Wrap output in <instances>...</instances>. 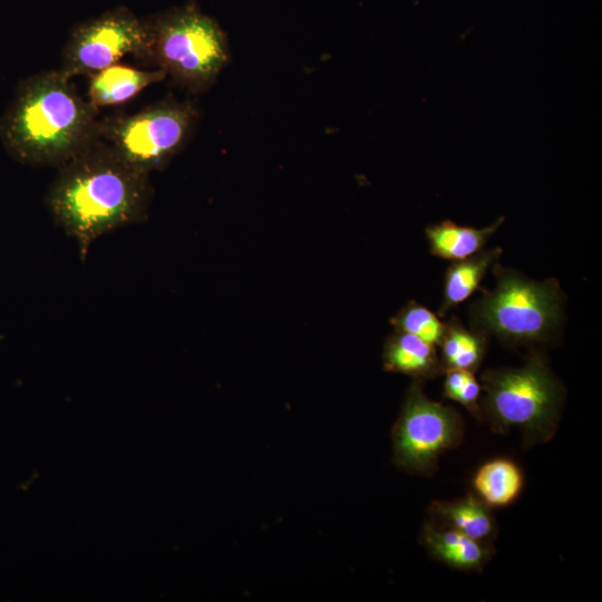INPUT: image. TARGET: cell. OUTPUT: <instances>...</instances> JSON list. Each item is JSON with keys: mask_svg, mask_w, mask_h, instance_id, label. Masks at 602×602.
I'll use <instances>...</instances> for the list:
<instances>
[{"mask_svg": "<svg viewBox=\"0 0 602 602\" xmlns=\"http://www.w3.org/2000/svg\"><path fill=\"white\" fill-rule=\"evenodd\" d=\"M503 222L504 217H498L480 229L459 225L450 220L428 225L425 233L429 251L433 255L452 262L464 260L484 250Z\"/></svg>", "mask_w": 602, "mask_h": 602, "instance_id": "13", "label": "cell"}, {"mask_svg": "<svg viewBox=\"0 0 602 602\" xmlns=\"http://www.w3.org/2000/svg\"><path fill=\"white\" fill-rule=\"evenodd\" d=\"M147 28L145 60L194 94L207 91L230 61L224 31L195 6L167 11Z\"/></svg>", "mask_w": 602, "mask_h": 602, "instance_id": "5", "label": "cell"}, {"mask_svg": "<svg viewBox=\"0 0 602 602\" xmlns=\"http://www.w3.org/2000/svg\"><path fill=\"white\" fill-rule=\"evenodd\" d=\"M386 370L425 381L444 373L436 346L414 334L395 331L383 346Z\"/></svg>", "mask_w": 602, "mask_h": 602, "instance_id": "12", "label": "cell"}, {"mask_svg": "<svg viewBox=\"0 0 602 602\" xmlns=\"http://www.w3.org/2000/svg\"><path fill=\"white\" fill-rule=\"evenodd\" d=\"M152 194L149 174L127 164L97 138L58 167L46 203L85 261L103 235L145 222Z\"/></svg>", "mask_w": 602, "mask_h": 602, "instance_id": "1", "label": "cell"}, {"mask_svg": "<svg viewBox=\"0 0 602 602\" xmlns=\"http://www.w3.org/2000/svg\"><path fill=\"white\" fill-rule=\"evenodd\" d=\"M496 284L469 307L472 329L509 346L548 342L561 328L565 298L556 279L534 281L521 272L492 266Z\"/></svg>", "mask_w": 602, "mask_h": 602, "instance_id": "4", "label": "cell"}, {"mask_svg": "<svg viewBox=\"0 0 602 602\" xmlns=\"http://www.w3.org/2000/svg\"><path fill=\"white\" fill-rule=\"evenodd\" d=\"M479 383L484 391L480 420L488 423L495 433L515 429L524 447L554 437L565 391L541 356L533 353L520 368L486 369Z\"/></svg>", "mask_w": 602, "mask_h": 602, "instance_id": "3", "label": "cell"}, {"mask_svg": "<svg viewBox=\"0 0 602 602\" xmlns=\"http://www.w3.org/2000/svg\"><path fill=\"white\" fill-rule=\"evenodd\" d=\"M474 494L491 508L514 503L524 487L520 466L507 458H495L480 465L472 478Z\"/></svg>", "mask_w": 602, "mask_h": 602, "instance_id": "15", "label": "cell"}, {"mask_svg": "<svg viewBox=\"0 0 602 602\" xmlns=\"http://www.w3.org/2000/svg\"><path fill=\"white\" fill-rule=\"evenodd\" d=\"M428 514L431 524L453 528L480 543L492 544L497 533L491 507L474 493L454 501H434Z\"/></svg>", "mask_w": 602, "mask_h": 602, "instance_id": "10", "label": "cell"}, {"mask_svg": "<svg viewBox=\"0 0 602 602\" xmlns=\"http://www.w3.org/2000/svg\"><path fill=\"white\" fill-rule=\"evenodd\" d=\"M502 252L499 246L484 249L469 258L450 263L444 278L439 317H445L449 310L466 301L479 288L482 280L497 263Z\"/></svg>", "mask_w": 602, "mask_h": 602, "instance_id": "14", "label": "cell"}, {"mask_svg": "<svg viewBox=\"0 0 602 602\" xmlns=\"http://www.w3.org/2000/svg\"><path fill=\"white\" fill-rule=\"evenodd\" d=\"M97 113L60 69L41 71L17 86L0 117V140L20 164L60 167L97 139Z\"/></svg>", "mask_w": 602, "mask_h": 602, "instance_id": "2", "label": "cell"}, {"mask_svg": "<svg viewBox=\"0 0 602 602\" xmlns=\"http://www.w3.org/2000/svg\"><path fill=\"white\" fill-rule=\"evenodd\" d=\"M487 337L472 328H465L456 317L445 322V330L439 348V359L444 372L460 369L475 372L486 353Z\"/></svg>", "mask_w": 602, "mask_h": 602, "instance_id": "16", "label": "cell"}, {"mask_svg": "<svg viewBox=\"0 0 602 602\" xmlns=\"http://www.w3.org/2000/svg\"><path fill=\"white\" fill-rule=\"evenodd\" d=\"M421 383L414 380L408 388L391 436L396 465L428 477L436 473L439 457L462 443L464 421L453 407L428 398Z\"/></svg>", "mask_w": 602, "mask_h": 602, "instance_id": "7", "label": "cell"}, {"mask_svg": "<svg viewBox=\"0 0 602 602\" xmlns=\"http://www.w3.org/2000/svg\"><path fill=\"white\" fill-rule=\"evenodd\" d=\"M147 22L117 8L77 26L62 49L60 70L68 77L90 76L133 55L144 59Z\"/></svg>", "mask_w": 602, "mask_h": 602, "instance_id": "8", "label": "cell"}, {"mask_svg": "<svg viewBox=\"0 0 602 602\" xmlns=\"http://www.w3.org/2000/svg\"><path fill=\"white\" fill-rule=\"evenodd\" d=\"M197 119L192 101L165 98L132 115L99 119L97 138L127 164L151 174L184 148Z\"/></svg>", "mask_w": 602, "mask_h": 602, "instance_id": "6", "label": "cell"}, {"mask_svg": "<svg viewBox=\"0 0 602 602\" xmlns=\"http://www.w3.org/2000/svg\"><path fill=\"white\" fill-rule=\"evenodd\" d=\"M395 331L414 334L436 347L445 330V322L430 309L415 301L408 302L390 320Z\"/></svg>", "mask_w": 602, "mask_h": 602, "instance_id": "17", "label": "cell"}, {"mask_svg": "<svg viewBox=\"0 0 602 602\" xmlns=\"http://www.w3.org/2000/svg\"><path fill=\"white\" fill-rule=\"evenodd\" d=\"M421 542L428 553L452 569L480 572L492 557V544L480 543L458 531L426 523Z\"/></svg>", "mask_w": 602, "mask_h": 602, "instance_id": "9", "label": "cell"}, {"mask_svg": "<svg viewBox=\"0 0 602 602\" xmlns=\"http://www.w3.org/2000/svg\"><path fill=\"white\" fill-rule=\"evenodd\" d=\"M165 78L158 68L143 70L115 64L89 76L88 101L97 109L120 105Z\"/></svg>", "mask_w": 602, "mask_h": 602, "instance_id": "11", "label": "cell"}, {"mask_svg": "<svg viewBox=\"0 0 602 602\" xmlns=\"http://www.w3.org/2000/svg\"><path fill=\"white\" fill-rule=\"evenodd\" d=\"M444 381L443 395L445 398L463 405L476 419L480 420L479 398L482 387L474 372L448 369Z\"/></svg>", "mask_w": 602, "mask_h": 602, "instance_id": "18", "label": "cell"}]
</instances>
